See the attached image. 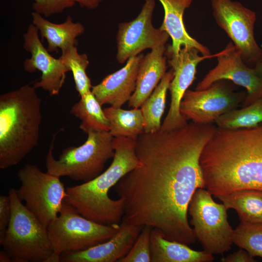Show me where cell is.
Listing matches in <instances>:
<instances>
[{"instance_id": "obj_36", "label": "cell", "mask_w": 262, "mask_h": 262, "mask_svg": "<svg viewBox=\"0 0 262 262\" xmlns=\"http://www.w3.org/2000/svg\"></svg>"}, {"instance_id": "obj_34", "label": "cell", "mask_w": 262, "mask_h": 262, "mask_svg": "<svg viewBox=\"0 0 262 262\" xmlns=\"http://www.w3.org/2000/svg\"><path fill=\"white\" fill-rule=\"evenodd\" d=\"M0 262H12L11 257L4 250H1L0 251Z\"/></svg>"}, {"instance_id": "obj_30", "label": "cell", "mask_w": 262, "mask_h": 262, "mask_svg": "<svg viewBox=\"0 0 262 262\" xmlns=\"http://www.w3.org/2000/svg\"><path fill=\"white\" fill-rule=\"evenodd\" d=\"M32 8L46 17L61 13L66 9L73 7L76 3L74 0H33Z\"/></svg>"}, {"instance_id": "obj_27", "label": "cell", "mask_w": 262, "mask_h": 262, "mask_svg": "<svg viewBox=\"0 0 262 262\" xmlns=\"http://www.w3.org/2000/svg\"><path fill=\"white\" fill-rule=\"evenodd\" d=\"M69 71H71L75 89L80 97L90 92L92 87L90 79L86 73L89 64L87 55L80 54L77 46H71L62 51L59 57Z\"/></svg>"}, {"instance_id": "obj_7", "label": "cell", "mask_w": 262, "mask_h": 262, "mask_svg": "<svg viewBox=\"0 0 262 262\" xmlns=\"http://www.w3.org/2000/svg\"><path fill=\"white\" fill-rule=\"evenodd\" d=\"M120 227L119 224L106 225L90 220L64 202L47 231L54 257L60 262L61 254L84 250L103 243L112 238Z\"/></svg>"}, {"instance_id": "obj_21", "label": "cell", "mask_w": 262, "mask_h": 262, "mask_svg": "<svg viewBox=\"0 0 262 262\" xmlns=\"http://www.w3.org/2000/svg\"><path fill=\"white\" fill-rule=\"evenodd\" d=\"M188 245L165 238L156 229L151 233L152 262H211L212 254L192 249Z\"/></svg>"}, {"instance_id": "obj_33", "label": "cell", "mask_w": 262, "mask_h": 262, "mask_svg": "<svg viewBox=\"0 0 262 262\" xmlns=\"http://www.w3.org/2000/svg\"><path fill=\"white\" fill-rule=\"evenodd\" d=\"M105 0H74L81 7L90 10L96 9L99 4Z\"/></svg>"}, {"instance_id": "obj_9", "label": "cell", "mask_w": 262, "mask_h": 262, "mask_svg": "<svg viewBox=\"0 0 262 262\" xmlns=\"http://www.w3.org/2000/svg\"><path fill=\"white\" fill-rule=\"evenodd\" d=\"M206 189L198 188L189 203L188 213L194 234L211 254H222L231 248L233 229L227 219V209L215 202Z\"/></svg>"}, {"instance_id": "obj_14", "label": "cell", "mask_w": 262, "mask_h": 262, "mask_svg": "<svg viewBox=\"0 0 262 262\" xmlns=\"http://www.w3.org/2000/svg\"><path fill=\"white\" fill-rule=\"evenodd\" d=\"M200 52L195 48L181 47L177 56H167L168 64L174 71V76L170 83L168 90L171 95V102L168 112L161 130L169 131L183 127L187 120L180 112V104L183 96L195 79L196 66L207 58L217 56H200Z\"/></svg>"}, {"instance_id": "obj_12", "label": "cell", "mask_w": 262, "mask_h": 262, "mask_svg": "<svg viewBox=\"0 0 262 262\" xmlns=\"http://www.w3.org/2000/svg\"><path fill=\"white\" fill-rule=\"evenodd\" d=\"M155 5L154 0H145L135 19L119 24L116 36V58L119 63L124 64L146 49L165 45L168 40L170 36L166 32L152 25Z\"/></svg>"}, {"instance_id": "obj_11", "label": "cell", "mask_w": 262, "mask_h": 262, "mask_svg": "<svg viewBox=\"0 0 262 262\" xmlns=\"http://www.w3.org/2000/svg\"><path fill=\"white\" fill-rule=\"evenodd\" d=\"M213 16L231 40L246 64L262 62V49L254 35L255 13L237 1L211 0Z\"/></svg>"}, {"instance_id": "obj_35", "label": "cell", "mask_w": 262, "mask_h": 262, "mask_svg": "<svg viewBox=\"0 0 262 262\" xmlns=\"http://www.w3.org/2000/svg\"><path fill=\"white\" fill-rule=\"evenodd\" d=\"M257 74L262 77V62L257 64L254 67Z\"/></svg>"}, {"instance_id": "obj_4", "label": "cell", "mask_w": 262, "mask_h": 262, "mask_svg": "<svg viewBox=\"0 0 262 262\" xmlns=\"http://www.w3.org/2000/svg\"><path fill=\"white\" fill-rule=\"evenodd\" d=\"M30 84L0 96V168L21 162L38 145L42 99Z\"/></svg>"}, {"instance_id": "obj_22", "label": "cell", "mask_w": 262, "mask_h": 262, "mask_svg": "<svg viewBox=\"0 0 262 262\" xmlns=\"http://www.w3.org/2000/svg\"><path fill=\"white\" fill-rule=\"evenodd\" d=\"M215 197L227 210H235L241 222L262 223V190H241Z\"/></svg>"}, {"instance_id": "obj_3", "label": "cell", "mask_w": 262, "mask_h": 262, "mask_svg": "<svg viewBox=\"0 0 262 262\" xmlns=\"http://www.w3.org/2000/svg\"><path fill=\"white\" fill-rule=\"evenodd\" d=\"M113 145L114 156L107 170L90 181L67 187L64 200L83 217L106 225L119 224L125 213L124 199H112L109 190L139 164L136 140L114 137Z\"/></svg>"}, {"instance_id": "obj_17", "label": "cell", "mask_w": 262, "mask_h": 262, "mask_svg": "<svg viewBox=\"0 0 262 262\" xmlns=\"http://www.w3.org/2000/svg\"><path fill=\"white\" fill-rule=\"evenodd\" d=\"M143 54L130 58L121 69L106 76L92 86L91 92L102 106L108 104L121 108L134 93Z\"/></svg>"}, {"instance_id": "obj_31", "label": "cell", "mask_w": 262, "mask_h": 262, "mask_svg": "<svg viewBox=\"0 0 262 262\" xmlns=\"http://www.w3.org/2000/svg\"><path fill=\"white\" fill-rule=\"evenodd\" d=\"M11 216V203L8 196H0V243L2 241Z\"/></svg>"}, {"instance_id": "obj_23", "label": "cell", "mask_w": 262, "mask_h": 262, "mask_svg": "<svg viewBox=\"0 0 262 262\" xmlns=\"http://www.w3.org/2000/svg\"><path fill=\"white\" fill-rule=\"evenodd\" d=\"M114 137H128L136 140L144 132V120L141 108L124 110L111 106L103 109Z\"/></svg>"}, {"instance_id": "obj_2", "label": "cell", "mask_w": 262, "mask_h": 262, "mask_svg": "<svg viewBox=\"0 0 262 262\" xmlns=\"http://www.w3.org/2000/svg\"><path fill=\"white\" fill-rule=\"evenodd\" d=\"M205 188L215 196L262 190V123L250 128H218L200 158Z\"/></svg>"}, {"instance_id": "obj_1", "label": "cell", "mask_w": 262, "mask_h": 262, "mask_svg": "<svg viewBox=\"0 0 262 262\" xmlns=\"http://www.w3.org/2000/svg\"><path fill=\"white\" fill-rule=\"evenodd\" d=\"M217 128L191 121L141 134L136 140L138 165L114 186L125 200L122 221L156 229L168 240L194 244L188 208L196 191L205 188L200 158Z\"/></svg>"}, {"instance_id": "obj_25", "label": "cell", "mask_w": 262, "mask_h": 262, "mask_svg": "<svg viewBox=\"0 0 262 262\" xmlns=\"http://www.w3.org/2000/svg\"><path fill=\"white\" fill-rule=\"evenodd\" d=\"M70 113L81 120L80 129L85 133L91 131H109V124L101 105L91 91L80 97Z\"/></svg>"}, {"instance_id": "obj_24", "label": "cell", "mask_w": 262, "mask_h": 262, "mask_svg": "<svg viewBox=\"0 0 262 262\" xmlns=\"http://www.w3.org/2000/svg\"><path fill=\"white\" fill-rule=\"evenodd\" d=\"M174 76L171 68L166 72L151 94L140 107L144 120V132L153 133L161 130L167 90Z\"/></svg>"}, {"instance_id": "obj_8", "label": "cell", "mask_w": 262, "mask_h": 262, "mask_svg": "<svg viewBox=\"0 0 262 262\" xmlns=\"http://www.w3.org/2000/svg\"><path fill=\"white\" fill-rule=\"evenodd\" d=\"M21 185L16 195L26 208L46 228L58 216L66 196L60 178L26 164L17 174Z\"/></svg>"}, {"instance_id": "obj_5", "label": "cell", "mask_w": 262, "mask_h": 262, "mask_svg": "<svg viewBox=\"0 0 262 262\" xmlns=\"http://www.w3.org/2000/svg\"><path fill=\"white\" fill-rule=\"evenodd\" d=\"M59 132L53 135L46 158L47 172L50 174L88 182L99 175L106 162L114 156V137L109 131H91L82 145L66 147L56 159L53 150Z\"/></svg>"}, {"instance_id": "obj_15", "label": "cell", "mask_w": 262, "mask_h": 262, "mask_svg": "<svg viewBox=\"0 0 262 262\" xmlns=\"http://www.w3.org/2000/svg\"><path fill=\"white\" fill-rule=\"evenodd\" d=\"M39 31L31 24L23 34V48L31 54L23 63L25 71L33 73L38 70L41 73L40 80L33 84L37 89L41 88L50 96L58 95L63 87L69 72L62 60L53 57L43 46L39 37Z\"/></svg>"}, {"instance_id": "obj_6", "label": "cell", "mask_w": 262, "mask_h": 262, "mask_svg": "<svg viewBox=\"0 0 262 262\" xmlns=\"http://www.w3.org/2000/svg\"><path fill=\"white\" fill-rule=\"evenodd\" d=\"M11 219L0 243L14 262H52L53 252L45 227L18 198L16 189L8 191Z\"/></svg>"}, {"instance_id": "obj_20", "label": "cell", "mask_w": 262, "mask_h": 262, "mask_svg": "<svg viewBox=\"0 0 262 262\" xmlns=\"http://www.w3.org/2000/svg\"><path fill=\"white\" fill-rule=\"evenodd\" d=\"M32 17L33 24L42 38L46 39L47 50L49 52H57L59 49L62 51L71 46H77V38L85 31L83 25L80 22H74L70 15L64 22L59 24L51 22L35 12L32 13Z\"/></svg>"}, {"instance_id": "obj_19", "label": "cell", "mask_w": 262, "mask_h": 262, "mask_svg": "<svg viewBox=\"0 0 262 262\" xmlns=\"http://www.w3.org/2000/svg\"><path fill=\"white\" fill-rule=\"evenodd\" d=\"M166 49L165 46L162 45L151 49L144 56L138 72L135 90L128 101L129 107L140 108L166 73Z\"/></svg>"}, {"instance_id": "obj_13", "label": "cell", "mask_w": 262, "mask_h": 262, "mask_svg": "<svg viewBox=\"0 0 262 262\" xmlns=\"http://www.w3.org/2000/svg\"><path fill=\"white\" fill-rule=\"evenodd\" d=\"M217 64L209 70L196 85L195 90H202L214 82L226 80L246 90V96L242 105L246 106L262 98V77L255 68L248 67L244 62L232 42L217 53Z\"/></svg>"}, {"instance_id": "obj_32", "label": "cell", "mask_w": 262, "mask_h": 262, "mask_svg": "<svg viewBox=\"0 0 262 262\" xmlns=\"http://www.w3.org/2000/svg\"><path fill=\"white\" fill-rule=\"evenodd\" d=\"M222 262H253V257L246 250L241 248L238 251L230 254L220 260Z\"/></svg>"}, {"instance_id": "obj_26", "label": "cell", "mask_w": 262, "mask_h": 262, "mask_svg": "<svg viewBox=\"0 0 262 262\" xmlns=\"http://www.w3.org/2000/svg\"><path fill=\"white\" fill-rule=\"evenodd\" d=\"M218 128L237 129L255 127L262 123V98L241 109L231 110L214 122Z\"/></svg>"}, {"instance_id": "obj_18", "label": "cell", "mask_w": 262, "mask_h": 262, "mask_svg": "<svg viewBox=\"0 0 262 262\" xmlns=\"http://www.w3.org/2000/svg\"><path fill=\"white\" fill-rule=\"evenodd\" d=\"M164 10V18L161 30L166 32L172 39L171 45L166 48L165 55L177 56L182 46H189L197 49L203 56L211 55L208 48L191 36L183 23L185 10L191 5L193 0H158Z\"/></svg>"}, {"instance_id": "obj_10", "label": "cell", "mask_w": 262, "mask_h": 262, "mask_svg": "<svg viewBox=\"0 0 262 262\" xmlns=\"http://www.w3.org/2000/svg\"><path fill=\"white\" fill-rule=\"evenodd\" d=\"M230 81L221 80L202 90H187L180 104V112L188 120L201 124L214 123L220 116L237 108L246 96L235 91Z\"/></svg>"}, {"instance_id": "obj_16", "label": "cell", "mask_w": 262, "mask_h": 262, "mask_svg": "<svg viewBox=\"0 0 262 262\" xmlns=\"http://www.w3.org/2000/svg\"><path fill=\"white\" fill-rule=\"evenodd\" d=\"M120 225L118 231L108 240L84 250L62 253L60 262H118L129 253L143 228L123 221Z\"/></svg>"}, {"instance_id": "obj_28", "label": "cell", "mask_w": 262, "mask_h": 262, "mask_svg": "<svg viewBox=\"0 0 262 262\" xmlns=\"http://www.w3.org/2000/svg\"><path fill=\"white\" fill-rule=\"evenodd\" d=\"M233 243L252 256L262 258V223L241 222L233 230Z\"/></svg>"}, {"instance_id": "obj_29", "label": "cell", "mask_w": 262, "mask_h": 262, "mask_svg": "<svg viewBox=\"0 0 262 262\" xmlns=\"http://www.w3.org/2000/svg\"><path fill=\"white\" fill-rule=\"evenodd\" d=\"M151 227L144 226L129 253L118 262H151Z\"/></svg>"}]
</instances>
